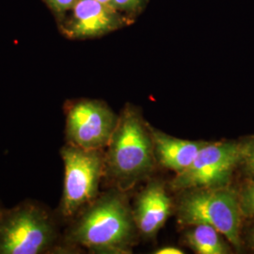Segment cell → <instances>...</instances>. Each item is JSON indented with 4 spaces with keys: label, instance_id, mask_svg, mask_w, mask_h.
I'll use <instances>...</instances> for the list:
<instances>
[{
    "label": "cell",
    "instance_id": "1",
    "mask_svg": "<svg viewBox=\"0 0 254 254\" xmlns=\"http://www.w3.org/2000/svg\"><path fill=\"white\" fill-rule=\"evenodd\" d=\"M123 191L111 189L67 223L62 239L63 254L79 249L98 254H130L136 223Z\"/></svg>",
    "mask_w": 254,
    "mask_h": 254
},
{
    "label": "cell",
    "instance_id": "2",
    "mask_svg": "<svg viewBox=\"0 0 254 254\" xmlns=\"http://www.w3.org/2000/svg\"><path fill=\"white\" fill-rule=\"evenodd\" d=\"M155 161L151 128L137 109L128 105L105 149L103 181L127 192L151 174Z\"/></svg>",
    "mask_w": 254,
    "mask_h": 254
},
{
    "label": "cell",
    "instance_id": "3",
    "mask_svg": "<svg viewBox=\"0 0 254 254\" xmlns=\"http://www.w3.org/2000/svg\"><path fill=\"white\" fill-rule=\"evenodd\" d=\"M63 225L56 211L37 200L5 208L0 218V254H63Z\"/></svg>",
    "mask_w": 254,
    "mask_h": 254
},
{
    "label": "cell",
    "instance_id": "4",
    "mask_svg": "<svg viewBox=\"0 0 254 254\" xmlns=\"http://www.w3.org/2000/svg\"><path fill=\"white\" fill-rule=\"evenodd\" d=\"M60 153L64 165V190L55 211L66 225L99 196L105 150H87L66 143Z\"/></svg>",
    "mask_w": 254,
    "mask_h": 254
},
{
    "label": "cell",
    "instance_id": "5",
    "mask_svg": "<svg viewBox=\"0 0 254 254\" xmlns=\"http://www.w3.org/2000/svg\"><path fill=\"white\" fill-rule=\"evenodd\" d=\"M177 206L178 222L190 227L206 224L216 228L228 241L240 248L242 212L239 193L228 187L185 190Z\"/></svg>",
    "mask_w": 254,
    "mask_h": 254
},
{
    "label": "cell",
    "instance_id": "6",
    "mask_svg": "<svg viewBox=\"0 0 254 254\" xmlns=\"http://www.w3.org/2000/svg\"><path fill=\"white\" fill-rule=\"evenodd\" d=\"M244 143L206 142L190 166L176 174L172 187L176 190L228 187L237 166L241 165Z\"/></svg>",
    "mask_w": 254,
    "mask_h": 254
},
{
    "label": "cell",
    "instance_id": "7",
    "mask_svg": "<svg viewBox=\"0 0 254 254\" xmlns=\"http://www.w3.org/2000/svg\"><path fill=\"white\" fill-rule=\"evenodd\" d=\"M65 112L66 143L87 150H105L118 124L119 116L104 101H67Z\"/></svg>",
    "mask_w": 254,
    "mask_h": 254
},
{
    "label": "cell",
    "instance_id": "8",
    "mask_svg": "<svg viewBox=\"0 0 254 254\" xmlns=\"http://www.w3.org/2000/svg\"><path fill=\"white\" fill-rule=\"evenodd\" d=\"M56 21L61 34L69 40L99 38L135 22L99 0H76L73 7Z\"/></svg>",
    "mask_w": 254,
    "mask_h": 254
},
{
    "label": "cell",
    "instance_id": "9",
    "mask_svg": "<svg viewBox=\"0 0 254 254\" xmlns=\"http://www.w3.org/2000/svg\"><path fill=\"white\" fill-rule=\"evenodd\" d=\"M172 200L162 182H151L137 196L133 216L137 230L148 238L154 237L171 215Z\"/></svg>",
    "mask_w": 254,
    "mask_h": 254
},
{
    "label": "cell",
    "instance_id": "10",
    "mask_svg": "<svg viewBox=\"0 0 254 254\" xmlns=\"http://www.w3.org/2000/svg\"><path fill=\"white\" fill-rule=\"evenodd\" d=\"M151 128L155 159L164 168L176 174L185 172L199 154L206 141H191L177 138Z\"/></svg>",
    "mask_w": 254,
    "mask_h": 254
},
{
    "label": "cell",
    "instance_id": "11",
    "mask_svg": "<svg viewBox=\"0 0 254 254\" xmlns=\"http://www.w3.org/2000/svg\"><path fill=\"white\" fill-rule=\"evenodd\" d=\"M186 243L198 254H227L231 248L216 228L206 224L190 226L186 233Z\"/></svg>",
    "mask_w": 254,
    "mask_h": 254
},
{
    "label": "cell",
    "instance_id": "12",
    "mask_svg": "<svg viewBox=\"0 0 254 254\" xmlns=\"http://www.w3.org/2000/svg\"><path fill=\"white\" fill-rule=\"evenodd\" d=\"M148 2L149 0H112L115 9L134 21L145 9Z\"/></svg>",
    "mask_w": 254,
    "mask_h": 254
},
{
    "label": "cell",
    "instance_id": "13",
    "mask_svg": "<svg viewBox=\"0 0 254 254\" xmlns=\"http://www.w3.org/2000/svg\"><path fill=\"white\" fill-rule=\"evenodd\" d=\"M239 201L242 215L246 218L254 217V181L247 185L239 193Z\"/></svg>",
    "mask_w": 254,
    "mask_h": 254
},
{
    "label": "cell",
    "instance_id": "14",
    "mask_svg": "<svg viewBox=\"0 0 254 254\" xmlns=\"http://www.w3.org/2000/svg\"><path fill=\"white\" fill-rule=\"evenodd\" d=\"M46 3L48 9L52 11L55 18H61L73 6L76 0H43Z\"/></svg>",
    "mask_w": 254,
    "mask_h": 254
},
{
    "label": "cell",
    "instance_id": "15",
    "mask_svg": "<svg viewBox=\"0 0 254 254\" xmlns=\"http://www.w3.org/2000/svg\"><path fill=\"white\" fill-rule=\"evenodd\" d=\"M241 165L250 174L254 175V137L244 143V154Z\"/></svg>",
    "mask_w": 254,
    "mask_h": 254
},
{
    "label": "cell",
    "instance_id": "16",
    "mask_svg": "<svg viewBox=\"0 0 254 254\" xmlns=\"http://www.w3.org/2000/svg\"><path fill=\"white\" fill-rule=\"evenodd\" d=\"M155 254H183L184 252L181 249L176 248V247H164L161 249H158L156 252H154Z\"/></svg>",
    "mask_w": 254,
    "mask_h": 254
},
{
    "label": "cell",
    "instance_id": "17",
    "mask_svg": "<svg viewBox=\"0 0 254 254\" xmlns=\"http://www.w3.org/2000/svg\"><path fill=\"white\" fill-rule=\"evenodd\" d=\"M250 244L252 246V248L254 250V227H253L251 233H250Z\"/></svg>",
    "mask_w": 254,
    "mask_h": 254
},
{
    "label": "cell",
    "instance_id": "18",
    "mask_svg": "<svg viewBox=\"0 0 254 254\" xmlns=\"http://www.w3.org/2000/svg\"><path fill=\"white\" fill-rule=\"evenodd\" d=\"M99 1L103 2V3H106V4H108V5H110V6H112V7H113L112 0H99Z\"/></svg>",
    "mask_w": 254,
    "mask_h": 254
},
{
    "label": "cell",
    "instance_id": "19",
    "mask_svg": "<svg viewBox=\"0 0 254 254\" xmlns=\"http://www.w3.org/2000/svg\"><path fill=\"white\" fill-rule=\"evenodd\" d=\"M4 209H5V207L3 206V204H2V203H1V201H0V218H1V216H2V213H3Z\"/></svg>",
    "mask_w": 254,
    "mask_h": 254
}]
</instances>
